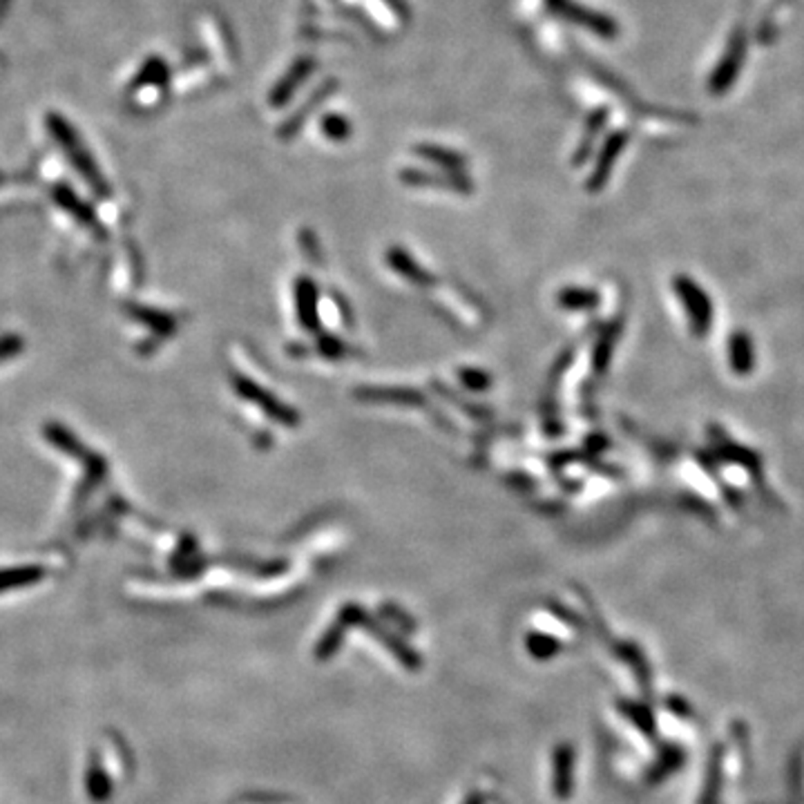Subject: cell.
Listing matches in <instances>:
<instances>
[{
  "mask_svg": "<svg viewBox=\"0 0 804 804\" xmlns=\"http://www.w3.org/2000/svg\"><path fill=\"white\" fill-rule=\"evenodd\" d=\"M45 570L41 566H21V567H7V570H0V592H7L12 588H21V586L36 584L43 579Z\"/></svg>",
  "mask_w": 804,
  "mask_h": 804,
  "instance_id": "6",
  "label": "cell"
},
{
  "mask_svg": "<svg viewBox=\"0 0 804 804\" xmlns=\"http://www.w3.org/2000/svg\"><path fill=\"white\" fill-rule=\"evenodd\" d=\"M677 293H680L683 302H686V311L688 317H691V325L693 329H695V334L704 335L706 331L711 329V320H712L709 295H706L697 284H693L691 279L686 277L677 279Z\"/></svg>",
  "mask_w": 804,
  "mask_h": 804,
  "instance_id": "3",
  "label": "cell"
},
{
  "mask_svg": "<svg viewBox=\"0 0 804 804\" xmlns=\"http://www.w3.org/2000/svg\"><path fill=\"white\" fill-rule=\"evenodd\" d=\"M168 76V65L161 59H150L146 65L139 70L137 79H134V88L139 85H159L163 83Z\"/></svg>",
  "mask_w": 804,
  "mask_h": 804,
  "instance_id": "7",
  "label": "cell"
},
{
  "mask_svg": "<svg viewBox=\"0 0 804 804\" xmlns=\"http://www.w3.org/2000/svg\"><path fill=\"white\" fill-rule=\"evenodd\" d=\"M54 199L59 201V204L67 210V213L74 215L76 219L81 221V224L92 226V228H99V221H96L92 208H90L88 204H83V201L79 199V195H76L74 190H70V188H65V186H56L54 188Z\"/></svg>",
  "mask_w": 804,
  "mask_h": 804,
  "instance_id": "5",
  "label": "cell"
},
{
  "mask_svg": "<svg viewBox=\"0 0 804 804\" xmlns=\"http://www.w3.org/2000/svg\"><path fill=\"white\" fill-rule=\"evenodd\" d=\"M744 56H746V34L742 30H738L733 36H731L724 56H722L720 63H717L715 72H712L709 81L711 94L720 96L729 92L731 85L738 81L740 70H742L744 65Z\"/></svg>",
  "mask_w": 804,
  "mask_h": 804,
  "instance_id": "2",
  "label": "cell"
},
{
  "mask_svg": "<svg viewBox=\"0 0 804 804\" xmlns=\"http://www.w3.org/2000/svg\"><path fill=\"white\" fill-rule=\"evenodd\" d=\"M23 349V338H16V335H7V338L0 340V360H7L12 358L14 354Z\"/></svg>",
  "mask_w": 804,
  "mask_h": 804,
  "instance_id": "8",
  "label": "cell"
},
{
  "mask_svg": "<svg viewBox=\"0 0 804 804\" xmlns=\"http://www.w3.org/2000/svg\"><path fill=\"white\" fill-rule=\"evenodd\" d=\"M729 358L731 367L735 369L740 375L749 373L755 364V354H753V342L742 331L731 335L729 340Z\"/></svg>",
  "mask_w": 804,
  "mask_h": 804,
  "instance_id": "4",
  "label": "cell"
},
{
  "mask_svg": "<svg viewBox=\"0 0 804 804\" xmlns=\"http://www.w3.org/2000/svg\"><path fill=\"white\" fill-rule=\"evenodd\" d=\"M45 125H47V132L54 137V141L59 143L61 150L65 152L67 161L76 168V172L83 177L85 184L92 188L99 197H108L110 195L108 181H105L103 172H101V168L96 166L92 152L85 148V141L79 137V132L74 130V125L67 121V119L59 112L47 114Z\"/></svg>",
  "mask_w": 804,
  "mask_h": 804,
  "instance_id": "1",
  "label": "cell"
}]
</instances>
